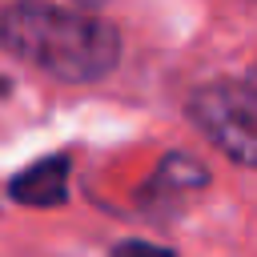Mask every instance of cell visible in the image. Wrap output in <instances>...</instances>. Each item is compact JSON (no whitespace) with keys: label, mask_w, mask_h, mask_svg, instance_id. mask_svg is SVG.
<instances>
[{"label":"cell","mask_w":257,"mask_h":257,"mask_svg":"<svg viewBox=\"0 0 257 257\" xmlns=\"http://www.w3.org/2000/svg\"><path fill=\"white\" fill-rule=\"evenodd\" d=\"M108 257H177V253L165 245H153V241H116Z\"/></svg>","instance_id":"obj_5"},{"label":"cell","mask_w":257,"mask_h":257,"mask_svg":"<svg viewBox=\"0 0 257 257\" xmlns=\"http://www.w3.org/2000/svg\"><path fill=\"white\" fill-rule=\"evenodd\" d=\"M249 84H253V88H257V68H253V76H249Z\"/></svg>","instance_id":"obj_6"},{"label":"cell","mask_w":257,"mask_h":257,"mask_svg":"<svg viewBox=\"0 0 257 257\" xmlns=\"http://www.w3.org/2000/svg\"><path fill=\"white\" fill-rule=\"evenodd\" d=\"M193 124L237 165L257 169V88L249 80H213L189 96Z\"/></svg>","instance_id":"obj_2"},{"label":"cell","mask_w":257,"mask_h":257,"mask_svg":"<svg viewBox=\"0 0 257 257\" xmlns=\"http://www.w3.org/2000/svg\"><path fill=\"white\" fill-rule=\"evenodd\" d=\"M205 181H209V173H205L197 161L173 153V157L161 161V169H157V177H153V185H149V197H153V193H161V197H169V193H193V189H201Z\"/></svg>","instance_id":"obj_4"},{"label":"cell","mask_w":257,"mask_h":257,"mask_svg":"<svg viewBox=\"0 0 257 257\" xmlns=\"http://www.w3.org/2000/svg\"><path fill=\"white\" fill-rule=\"evenodd\" d=\"M80 4H88V8H92V4H100V0H80Z\"/></svg>","instance_id":"obj_7"},{"label":"cell","mask_w":257,"mask_h":257,"mask_svg":"<svg viewBox=\"0 0 257 257\" xmlns=\"http://www.w3.org/2000/svg\"><path fill=\"white\" fill-rule=\"evenodd\" d=\"M12 201L20 205H32V209H52V205H64L68 197V157H44L28 169H20L8 185Z\"/></svg>","instance_id":"obj_3"},{"label":"cell","mask_w":257,"mask_h":257,"mask_svg":"<svg viewBox=\"0 0 257 257\" xmlns=\"http://www.w3.org/2000/svg\"><path fill=\"white\" fill-rule=\"evenodd\" d=\"M0 44L64 84H92L120 60V36L108 20L44 0H16L0 12Z\"/></svg>","instance_id":"obj_1"}]
</instances>
